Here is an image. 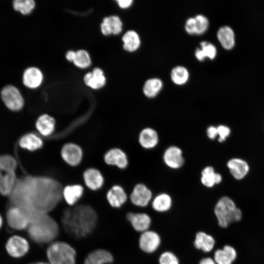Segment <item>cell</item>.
<instances>
[{"instance_id":"obj_2","label":"cell","mask_w":264,"mask_h":264,"mask_svg":"<svg viewBox=\"0 0 264 264\" xmlns=\"http://www.w3.org/2000/svg\"><path fill=\"white\" fill-rule=\"evenodd\" d=\"M97 215L92 207L79 205L68 208L63 213L62 222L66 231L75 238L85 237L96 227Z\"/></svg>"},{"instance_id":"obj_37","label":"cell","mask_w":264,"mask_h":264,"mask_svg":"<svg viewBox=\"0 0 264 264\" xmlns=\"http://www.w3.org/2000/svg\"><path fill=\"white\" fill-rule=\"evenodd\" d=\"M14 9L23 15L30 13L35 6L33 0H15L13 2Z\"/></svg>"},{"instance_id":"obj_25","label":"cell","mask_w":264,"mask_h":264,"mask_svg":"<svg viewBox=\"0 0 264 264\" xmlns=\"http://www.w3.org/2000/svg\"><path fill=\"white\" fill-rule=\"evenodd\" d=\"M227 166L231 175L236 179L243 178L249 171L248 164L240 158H233L228 161Z\"/></svg>"},{"instance_id":"obj_43","label":"cell","mask_w":264,"mask_h":264,"mask_svg":"<svg viewBox=\"0 0 264 264\" xmlns=\"http://www.w3.org/2000/svg\"><path fill=\"white\" fill-rule=\"evenodd\" d=\"M76 56V52L70 50L67 51L66 57L67 60L70 62H73Z\"/></svg>"},{"instance_id":"obj_12","label":"cell","mask_w":264,"mask_h":264,"mask_svg":"<svg viewBox=\"0 0 264 264\" xmlns=\"http://www.w3.org/2000/svg\"><path fill=\"white\" fill-rule=\"evenodd\" d=\"M152 197V192L147 186L143 184H138L134 187L130 198L134 205L145 207L148 204Z\"/></svg>"},{"instance_id":"obj_35","label":"cell","mask_w":264,"mask_h":264,"mask_svg":"<svg viewBox=\"0 0 264 264\" xmlns=\"http://www.w3.org/2000/svg\"><path fill=\"white\" fill-rule=\"evenodd\" d=\"M172 205V199L169 195L163 193L157 196L153 200L152 207L158 212H165L170 209Z\"/></svg>"},{"instance_id":"obj_46","label":"cell","mask_w":264,"mask_h":264,"mask_svg":"<svg viewBox=\"0 0 264 264\" xmlns=\"http://www.w3.org/2000/svg\"><path fill=\"white\" fill-rule=\"evenodd\" d=\"M2 220L1 217L0 216V228L1 227L2 225Z\"/></svg>"},{"instance_id":"obj_34","label":"cell","mask_w":264,"mask_h":264,"mask_svg":"<svg viewBox=\"0 0 264 264\" xmlns=\"http://www.w3.org/2000/svg\"><path fill=\"white\" fill-rule=\"evenodd\" d=\"M163 87L162 81L158 78L149 79L145 83L143 91L148 98L155 97L160 92Z\"/></svg>"},{"instance_id":"obj_44","label":"cell","mask_w":264,"mask_h":264,"mask_svg":"<svg viewBox=\"0 0 264 264\" xmlns=\"http://www.w3.org/2000/svg\"><path fill=\"white\" fill-rule=\"evenodd\" d=\"M199 264H217L214 259L211 258H205L202 259Z\"/></svg>"},{"instance_id":"obj_42","label":"cell","mask_w":264,"mask_h":264,"mask_svg":"<svg viewBox=\"0 0 264 264\" xmlns=\"http://www.w3.org/2000/svg\"><path fill=\"white\" fill-rule=\"evenodd\" d=\"M116 2L120 8H127L132 5L133 1L132 0H118Z\"/></svg>"},{"instance_id":"obj_18","label":"cell","mask_w":264,"mask_h":264,"mask_svg":"<svg viewBox=\"0 0 264 264\" xmlns=\"http://www.w3.org/2000/svg\"><path fill=\"white\" fill-rule=\"evenodd\" d=\"M83 177L86 186L92 190L101 188L104 183L103 176L96 169H88L84 173Z\"/></svg>"},{"instance_id":"obj_32","label":"cell","mask_w":264,"mask_h":264,"mask_svg":"<svg viewBox=\"0 0 264 264\" xmlns=\"http://www.w3.org/2000/svg\"><path fill=\"white\" fill-rule=\"evenodd\" d=\"M221 180V176L215 173L214 168L211 166L205 167L201 172V181L206 187H212L215 184L220 183Z\"/></svg>"},{"instance_id":"obj_4","label":"cell","mask_w":264,"mask_h":264,"mask_svg":"<svg viewBox=\"0 0 264 264\" xmlns=\"http://www.w3.org/2000/svg\"><path fill=\"white\" fill-rule=\"evenodd\" d=\"M214 213L219 225L224 228L232 223L240 221L242 216L241 210L237 207L234 201L228 197H223L218 200Z\"/></svg>"},{"instance_id":"obj_8","label":"cell","mask_w":264,"mask_h":264,"mask_svg":"<svg viewBox=\"0 0 264 264\" xmlns=\"http://www.w3.org/2000/svg\"><path fill=\"white\" fill-rule=\"evenodd\" d=\"M6 218L10 227L16 230H22L28 227L30 222L25 213L20 208L14 206L7 212Z\"/></svg>"},{"instance_id":"obj_23","label":"cell","mask_w":264,"mask_h":264,"mask_svg":"<svg viewBox=\"0 0 264 264\" xmlns=\"http://www.w3.org/2000/svg\"><path fill=\"white\" fill-rule=\"evenodd\" d=\"M55 123V120L53 117L47 114H44L37 119L36 128L41 134L47 136L53 132Z\"/></svg>"},{"instance_id":"obj_36","label":"cell","mask_w":264,"mask_h":264,"mask_svg":"<svg viewBox=\"0 0 264 264\" xmlns=\"http://www.w3.org/2000/svg\"><path fill=\"white\" fill-rule=\"evenodd\" d=\"M189 76L188 71L182 66L175 67L171 72V78L172 81L177 85H182L185 84L189 79Z\"/></svg>"},{"instance_id":"obj_1","label":"cell","mask_w":264,"mask_h":264,"mask_svg":"<svg viewBox=\"0 0 264 264\" xmlns=\"http://www.w3.org/2000/svg\"><path fill=\"white\" fill-rule=\"evenodd\" d=\"M63 190L62 184L51 177L26 176L17 179L10 199L30 223L56 207L63 197Z\"/></svg>"},{"instance_id":"obj_28","label":"cell","mask_w":264,"mask_h":264,"mask_svg":"<svg viewBox=\"0 0 264 264\" xmlns=\"http://www.w3.org/2000/svg\"><path fill=\"white\" fill-rule=\"evenodd\" d=\"M139 142L144 148H154L158 142V137L156 132L150 128L143 129L139 134Z\"/></svg>"},{"instance_id":"obj_11","label":"cell","mask_w":264,"mask_h":264,"mask_svg":"<svg viewBox=\"0 0 264 264\" xmlns=\"http://www.w3.org/2000/svg\"><path fill=\"white\" fill-rule=\"evenodd\" d=\"M209 22L208 19L203 15H198L190 18L186 22L185 29L190 35H201L208 29Z\"/></svg>"},{"instance_id":"obj_10","label":"cell","mask_w":264,"mask_h":264,"mask_svg":"<svg viewBox=\"0 0 264 264\" xmlns=\"http://www.w3.org/2000/svg\"><path fill=\"white\" fill-rule=\"evenodd\" d=\"M61 156L63 160L72 166L78 165L81 161L83 152L80 147L77 144L69 143L62 147Z\"/></svg>"},{"instance_id":"obj_7","label":"cell","mask_w":264,"mask_h":264,"mask_svg":"<svg viewBox=\"0 0 264 264\" xmlns=\"http://www.w3.org/2000/svg\"><path fill=\"white\" fill-rule=\"evenodd\" d=\"M0 96L3 102L10 110L17 111L23 107V98L19 89L14 86L9 85L3 87Z\"/></svg>"},{"instance_id":"obj_27","label":"cell","mask_w":264,"mask_h":264,"mask_svg":"<svg viewBox=\"0 0 264 264\" xmlns=\"http://www.w3.org/2000/svg\"><path fill=\"white\" fill-rule=\"evenodd\" d=\"M83 192L84 188L80 185H67L63 188V197L68 204L73 205L81 198Z\"/></svg>"},{"instance_id":"obj_29","label":"cell","mask_w":264,"mask_h":264,"mask_svg":"<svg viewBox=\"0 0 264 264\" xmlns=\"http://www.w3.org/2000/svg\"><path fill=\"white\" fill-rule=\"evenodd\" d=\"M200 48H197L195 52L196 58L199 61H203L208 58L213 60L217 54L216 46L212 43L202 41L200 43Z\"/></svg>"},{"instance_id":"obj_3","label":"cell","mask_w":264,"mask_h":264,"mask_svg":"<svg viewBox=\"0 0 264 264\" xmlns=\"http://www.w3.org/2000/svg\"><path fill=\"white\" fill-rule=\"evenodd\" d=\"M28 233L31 240L38 243H49L58 235L59 226L53 218L44 214L29 224Z\"/></svg>"},{"instance_id":"obj_15","label":"cell","mask_w":264,"mask_h":264,"mask_svg":"<svg viewBox=\"0 0 264 264\" xmlns=\"http://www.w3.org/2000/svg\"><path fill=\"white\" fill-rule=\"evenodd\" d=\"M163 159L165 164L173 169L179 168L184 163L182 151L176 146L167 149L164 154Z\"/></svg>"},{"instance_id":"obj_26","label":"cell","mask_w":264,"mask_h":264,"mask_svg":"<svg viewBox=\"0 0 264 264\" xmlns=\"http://www.w3.org/2000/svg\"><path fill=\"white\" fill-rule=\"evenodd\" d=\"M113 257L109 251L98 249L90 253L86 258L84 264H111Z\"/></svg>"},{"instance_id":"obj_19","label":"cell","mask_w":264,"mask_h":264,"mask_svg":"<svg viewBox=\"0 0 264 264\" xmlns=\"http://www.w3.org/2000/svg\"><path fill=\"white\" fill-rule=\"evenodd\" d=\"M122 22L117 16L107 17L103 19L101 24L102 33L105 35L118 34L122 30Z\"/></svg>"},{"instance_id":"obj_38","label":"cell","mask_w":264,"mask_h":264,"mask_svg":"<svg viewBox=\"0 0 264 264\" xmlns=\"http://www.w3.org/2000/svg\"><path fill=\"white\" fill-rule=\"evenodd\" d=\"M73 62L76 66L81 68H87L91 64L89 55L84 50H80L76 52V56Z\"/></svg>"},{"instance_id":"obj_13","label":"cell","mask_w":264,"mask_h":264,"mask_svg":"<svg viewBox=\"0 0 264 264\" xmlns=\"http://www.w3.org/2000/svg\"><path fill=\"white\" fill-rule=\"evenodd\" d=\"M160 243V238L158 234L153 231H146L142 233L139 239V246L142 250L147 253L155 251Z\"/></svg>"},{"instance_id":"obj_5","label":"cell","mask_w":264,"mask_h":264,"mask_svg":"<svg viewBox=\"0 0 264 264\" xmlns=\"http://www.w3.org/2000/svg\"><path fill=\"white\" fill-rule=\"evenodd\" d=\"M17 162L12 156H0V194L8 196L11 194L17 181L15 170Z\"/></svg>"},{"instance_id":"obj_40","label":"cell","mask_w":264,"mask_h":264,"mask_svg":"<svg viewBox=\"0 0 264 264\" xmlns=\"http://www.w3.org/2000/svg\"><path fill=\"white\" fill-rule=\"evenodd\" d=\"M217 128L218 131V135L219 136L218 140L221 142L224 141L229 135L230 133V130L229 128L224 125H220Z\"/></svg>"},{"instance_id":"obj_20","label":"cell","mask_w":264,"mask_h":264,"mask_svg":"<svg viewBox=\"0 0 264 264\" xmlns=\"http://www.w3.org/2000/svg\"><path fill=\"white\" fill-rule=\"evenodd\" d=\"M127 217L133 228L138 232L147 231L151 225V218L145 213H129Z\"/></svg>"},{"instance_id":"obj_22","label":"cell","mask_w":264,"mask_h":264,"mask_svg":"<svg viewBox=\"0 0 264 264\" xmlns=\"http://www.w3.org/2000/svg\"><path fill=\"white\" fill-rule=\"evenodd\" d=\"M107 200L113 207H121L127 200V195L123 188L119 185H114L108 192Z\"/></svg>"},{"instance_id":"obj_30","label":"cell","mask_w":264,"mask_h":264,"mask_svg":"<svg viewBox=\"0 0 264 264\" xmlns=\"http://www.w3.org/2000/svg\"><path fill=\"white\" fill-rule=\"evenodd\" d=\"M215 244V239L212 236L203 232H199L196 234L194 241L196 248L204 252H209L213 249Z\"/></svg>"},{"instance_id":"obj_16","label":"cell","mask_w":264,"mask_h":264,"mask_svg":"<svg viewBox=\"0 0 264 264\" xmlns=\"http://www.w3.org/2000/svg\"><path fill=\"white\" fill-rule=\"evenodd\" d=\"M237 257L236 249L230 245H225L222 249L216 250L214 260L217 264H232Z\"/></svg>"},{"instance_id":"obj_6","label":"cell","mask_w":264,"mask_h":264,"mask_svg":"<svg viewBox=\"0 0 264 264\" xmlns=\"http://www.w3.org/2000/svg\"><path fill=\"white\" fill-rule=\"evenodd\" d=\"M46 254L50 264H75L76 252L66 242H52L48 247Z\"/></svg>"},{"instance_id":"obj_39","label":"cell","mask_w":264,"mask_h":264,"mask_svg":"<svg viewBox=\"0 0 264 264\" xmlns=\"http://www.w3.org/2000/svg\"><path fill=\"white\" fill-rule=\"evenodd\" d=\"M160 264H179V261L176 255L171 252H165L159 259Z\"/></svg>"},{"instance_id":"obj_21","label":"cell","mask_w":264,"mask_h":264,"mask_svg":"<svg viewBox=\"0 0 264 264\" xmlns=\"http://www.w3.org/2000/svg\"><path fill=\"white\" fill-rule=\"evenodd\" d=\"M217 38L223 48L231 50L235 44V35L231 27L227 25L220 27L217 32Z\"/></svg>"},{"instance_id":"obj_14","label":"cell","mask_w":264,"mask_h":264,"mask_svg":"<svg viewBox=\"0 0 264 264\" xmlns=\"http://www.w3.org/2000/svg\"><path fill=\"white\" fill-rule=\"evenodd\" d=\"M104 160L107 164L116 166L120 169L125 168L128 164L126 154L118 148L108 151L104 155Z\"/></svg>"},{"instance_id":"obj_33","label":"cell","mask_w":264,"mask_h":264,"mask_svg":"<svg viewBox=\"0 0 264 264\" xmlns=\"http://www.w3.org/2000/svg\"><path fill=\"white\" fill-rule=\"evenodd\" d=\"M124 49L129 52H133L138 49L140 40L138 34L135 31L129 30L122 37Z\"/></svg>"},{"instance_id":"obj_17","label":"cell","mask_w":264,"mask_h":264,"mask_svg":"<svg viewBox=\"0 0 264 264\" xmlns=\"http://www.w3.org/2000/svg\"><path fill=\"white\" fill-rule=\"evenodd\" d=\"M43 76L41 70L35 67L26 69L22 75V82L25 86L30 88H36L41 84Z\"/></svg>"},{"instance_id":"obj_45","label":"cell","mask_w":264,"mask_h":264,"mask_svg":"<svg viewBox=\"0 0 264 264\" xmlns=\"http://www.w3.org/2000/svg\"><path fill=\"white\" fill-rule=\"evenodd\" d=\"M30 264H50L49 263L38 262V263H32Z\"/></svg>"},{"instance_id":"obj_9","label":"cell","mask_w":264,"mask_h":264,"mask_svg":"<svg viewBox=\"0 0 264 264\" xmlns=\"http://www.w3.org/2000/svg\"><path fill=\"white\" fill-rule=\"evenodd\" d=\"M6 249L12 257L20 258L28 252L29 244L24 238L15 235L9 239L6 244Z\"/></svg>"},{"instance_id":"obj_24","label":"cell","mask_w":264,"mask_h":264,"mask_svg":"<svg viewBox=\"0 0 264 264\" xmlns=\"http://www.w3.org/2000/svg\"><path fill=\"white\" fill-rule=\"evenodd\" d=\"M86 85L93 89H99L106 83V78L103 70L100 68H95L92 72L87 73L84 78Z\"/></svg>"},{"instance_id":"obj_41","label":"cell","mask_w":264,"mask_h":264,"mask_svg":"<svg viewBox=\"0 0 264 264\" xmlns=\"http://www.w3.org/2000/svg\"><path fill=\"white\" fill-rule=\"evenodd\" d=\"M207 135L210 139H214L218 135L217 128L210 126L207 130Z\"/></svg>"},{"instance_id":"obj_31","label":"cell","mask_w":264,"mask_h":264,"mask_svg":"<svg viewBox=\"0 0 264 264\" xmlns=\"http://www.w3.org/2000/svg\"><path fill=\"white\" fill-rule=\"evenodd\" d=\"M20 146L30 151L41 148L43 145L42 139L33 133H27L22 136L19 141Z\"/></svg>"}]
</instances>
